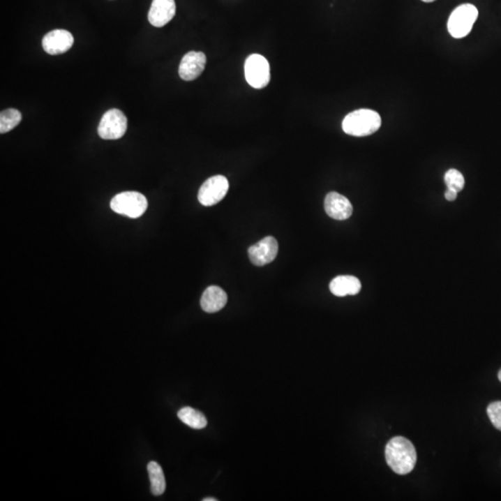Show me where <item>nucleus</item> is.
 I'll return each mask as SVG.
<instances>
[{"label": "nucleus", "instance_id": "39448f33", "mask_svg": "<svg viewBox=\"0 0 501 501\" xmlns=\"http://www.w3.org/2000/svg\"><path fill=\"white\" fill-rule=\"evenodd\" d=\"M128 129V118L118 109L106 112L98 124V136L103 140H119L125 136Z\"/></svg>", "mask_w": 501, "mask_h": 501}, {"label": "nucleus", "instance_id": "4be33fe9", "mask_svg": "<svg viewBox=\"0 0 501 501\" xmlns=\"http://www.w3.org/2000/svg\"><path fill=\"white\" fill-rule=\"evenodd\" d=\"M421 1H424L425 3H432L433 1H435V0H421Z\"/></svg>", "mask_w": 501, "mask_h": 501}, {"label": "nucleus", "instance_id": "6e6552de", "mask_svg": "<svg viewBox=\"0 0 501 501\" xmlns=\"http://www.w3.org/2000/svg\"><path fill=\"white\" fill-rule=\"evenodd\" d=\"M278 252L277 240L272 236H267L263 240L253 244L248 250L250 262L255 266L262 267L275 260Z\"/></svg>", "mask_w": 501, "mask_h": 501}, {"label": "nucleus", "instance_id": "dca6fc26", "mask_svg": "<svg viewBox=\"0 0 501 501\" xmlns=\"http://www.w3.org/2000/svg\"><path fill=\"white\" fill-rule=\"evenodd\" d=\"M177 417L183 424L193 429L202 430L207 426V419L202 412L190 407H182L177 413Z\"/></svg>", "mask_w": 501, "mask_h": 501}, {"label": "nucleus", "instance_id": "f03ea898", "mask_svg": "<svg viewBox=\"0 0 501 501\" xmlns=\"http://www.w3.org/2000/svg\"><path fill=\"white\" fill-rule=\"evenodd\" d=\"M381 126V117L378 112L370 109H360L350 112L342 124L343 132L354 137L370 136L378 131Z\"/></svg>", "mask_w": 501, "mask_h": 501}, {"label": "nucleus", "instance_id": "412c9836", "mask_svg": "<svg viewBox=\"0 0 501 501\" xmlns=\"http://www.w3.org/2000/svg\"><path fill=\"white\" fill-rule=\"evenodd\" d=\"M204 501H216L218 500L214 499V498H205V499L202 500Z\"/></svg>", "mask_w": 501, "mask_h": 501}, {"label": "nucleus", "instance_id": "0eeeda50", "mask_svg": "<svg viewBox=\"0 0 501 501\" xmlns=\"http://www.w3.org/2000/svg\"><path fill=\"white\" fill-rule=\"evenodd\" d=\"M229 188V180L226 177L218 174L209 177L200 188L198 193L200 204L204 207H213L218 204L227 195Z\"/></svg>", "mask_w": 501, "mask_h": 501}, {"label": "nucleus", "instance_id": "f8f14e48", "mask_svg": "<svg viewBox=\"0 0 501 501\" xmlns=\"http://www.w3.org/2000/svg\"><path fill=\"white\" fill-rule=\"evenodd\" d=\"M326 213L335 220H345L352 216L353 207L350 201L342 194L331 191L326 196L324 202Z\"/></svg>", "mask_w": 501, "mask_h": 501}, {"label": "nucleus", "instance_id": "9d476101", "mask_svg": "<svg viewBox=\"0 0 501 501\" xmlns=\"http://www.w3.org/2000/svg\"><path fill=\"white\" fill-rule=\"evenodd\" d=\"M207 66V56L204 53L190 52L180 61L179 74L185 81H193L204 72Z\"/></svg>", "mask_w": 501, "mask_h": 501}, {"label": "nucleus", "instance_id": "5701e85b", "mask_svg": "<svg viewBox=\"0 0 501 501\" xmlns=\"http://www.w3.org/2000/svg\"><path fill=\"white\" fill-rule=\"evenodd\" d=\"M499 380L501 382V370L500 371V373H499Z\"/></svg>", "mask_w": 501, "mask_h": 501}, {"label": "nucleus", "instance_id": "4468645a", "mask_svg": "<svg viewBox=\"0 0 501 501\" xmlns=\"http://www.w3.org/2000/svg\"><path fill=\"white\" fill-rule=\"evenodd\" d=\"M330 290L338 297L356 295L361 290V283L354 276H338L331 281Z\"/></svg>", "mask_w": 501, "mask_h": 501}, {"label": "nucleus", "instance_id": "20e7f679", "mask_svg": "<svg viewBox=\"0 0 501 501\" xmlns=\"http://www.w3.org/2000/svg\"><path fill=\"white\" fill-rule=\"evenodd\" d=\"M111 208L119 215L139 218L147 210L148 201L143 194L137 191H125L112 199Z\"/></svg>", "mask_w": 501, "mask_h": 501}, {"label": "nucleus", "instance_id": "f257e3e1", "mask_svg": "<svg viewBox=\"0 0 501 501\" xmlns=\"http://www.w3.org/2000/svg\"><path fill=\"white\" fill-rule=\"evenodd\" d=\"M385 458L388 465L396 474L405 475L415 468L417 453L409 439L396 436L388 442L385 447Z\"/></svg>", "mask_w": 501, "mask_h": 501}, {"label": "nucleus", "instance_id": "aec40b11", "mask_svg": "<svg viewBox=\"0 0 501 501\" xmlns=\"http://www.w3.org/2000/svg\"><path fill=\"white\" fill-rule=\"evenodd\" d=\"M457 191L450 190V188H447L446 193H444V197H446L447 201L449 202L455 201L456 198H457Z\"/></svg>", "mask_w": 501, "mask_h": 501}, {"label": "nucleus", "instance_id": "2eb2a0df", "mask_svg": "<svg viewBox=\"0 0 501 501\" xmlns=\"http://www.w3.org/2000/svg\"><path fill=\"white\" fill-rule=\"evenodd\" d=\"M147 469L151 481V493L154 496H161V495L164 494L165 488H167L165 474L163 472L162 467L156 461H151L148 464Z\"/></svg>", "mask_w": 501, "mask_h": 501}, {"label": "nucleus", "instance_id": "f3484780", "mask_svg": "<svg viewBox=\"0 0 501 501\" xmlns=\"http://www.w3.org/2000/svg\"><path fill=\"white\" fill-rule=\"evenodd\" d=\"M22 114L16 109H7L0 114V133H8L21 123Z\"/></svg>", "mask_w": 501, "mask_h": 501}, {"label": "nucleus", "instance_id": "423d86ee", "mask_svg": "<svg viewBox=\"0 0 501 501\" xmlns=\"http://www.w3.org/2000/svg\"><path fill=\"white\" fill-rule=\"evenodd\" d=\"M244 75L247 83L253 89H264L270 81L269 61L262 55H250L244 63Z\"/></svg>", "mask_w": 501, "mask_h": 501}, {"label": "nucleus", "instance_id": "6ab92c4d", "mask_svg": "<svg viewBox=\"0 0 501 501\" xmlns=\"http://www.w3.org/2000/svg\"><path fill=\"white\" fill-rule=\"evenodd\" d=\"M488 415L492 424L501 431V401H496L488 407Z\"/></svg>", "mask_w": 501, "mask_h": 501}, {"label": "nucleus", "instance_id": "7ed1b4c3", "mask_svg": "<svg viewBox=\"0 0 501 501\" xmlns=\"http://www.w3.org/2000/svg\"><path fill=\"white\" fill-rule=\"evenodd\" d=\"M478 18V10L474 5L463 4L450 14L447 29L454 38H463L468 36Z\"/></svg>", "mask_w": 501, "mask_h": 501}, {"label": "nucleus", "instance_id": "1a4fd4ad", "mask_svg": "<svg viewBox=\"0 0 501 501\" xmlns=\"http://www.w3.org/2000/svg\"><path fill=\"white\" fill-rule=\"evenodd\" d=\"M74 42V36L71 33L66 30L57 29L44 36L42 46L47 54L60 55L71 50Z\"/></svg>", "mask_w": 501, "mask_h": 501}, {"label": "nucleus", "instance_id": "ddd939ff", "mask_svg": "<svg viewBox=\"0 0 501 501\" xmlns=\"http://www.w3.org/2000/svg\"><path fill=\"white\" fill-rule=\"evenodd\" d=\"M227 302V295L223 289L218 286H210L202 294L201 306L207 313H216L225 308Z\"/></svg>", "mask_w": 501, "mask_h": 501}, {"label": "nucleus", "instance_id": "a211bd4d", "mask_svg": "<svg viewBox=\"0 0 501 501\" xmlns=\"http://www.w3.org/2000/svg\"><path fill=\"white\" fill-rule=\"evenodd\" d=\"M444 182H446L447 188L457 191L463 190L464 185H465V179L463 176V174L457 169H449L444 174Z\"/></svg>", "mask_w": 501, "mask_h": 501}, {"label": "nucleus", "instance_id": "9b49d317", "mask_svg": "<svg viewBox=\"0 0 501 501\" xmlns=\"http://www.w3.org/2000/svg\"><path fill=\"white\" fill-rule=\"evenodd\" d=\"M176 2L174 0H153L148 20L154 27H163L167 25L176 15Z\"/></svg>", "mask_w": 501, "mask_h": 501}]
</instances>
